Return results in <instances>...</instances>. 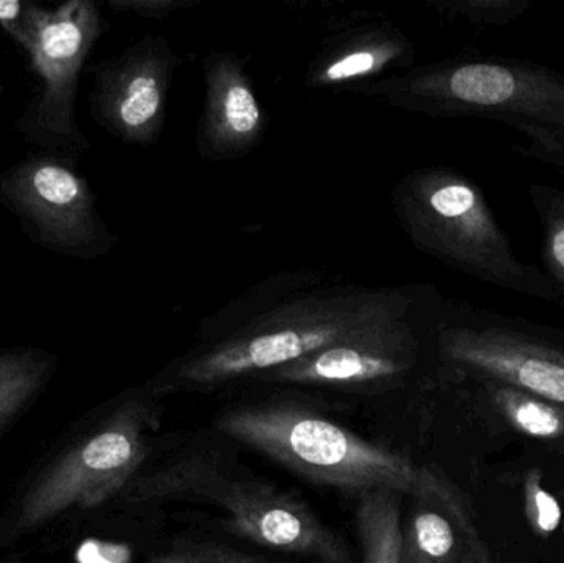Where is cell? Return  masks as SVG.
Returning a JSON list of instances; mask_svg holds the SVG:
<instances>
[{
	"mask_svg": "<svg viewBox=\"0 0 564 563\" xmlns=\"http://www.w3.org/2000/svg\"><path fill=\"white\" fill-rule=\"evenodd\" d=\"M466 551L453 519L431 499L414 498L403 524L401 563H460Z\"/></svg>",
	"mask_w": 564,
	"mask_h": 563,
	"instance_id": "9a60e30c",
	"label": "cell"
},
{
	"mask_svg": "<svg viewBox=\"0 0 564 563\" xmlns=\"http://www.w3.org/2000/svg\"><path fill=\"white\" fill-rule=\"evenodd\" d=\"M181 65V56L161 35H145L119 55L101 59L93 69V118L126 144H155L165 124L169 89Z\"/></svg>",
	"mask_w": 564,
	"mask_h": 563,
	"instance_id": "8fae6325",
	"label": "cell"
},
{
	"mask_svg": "<svg viewBox=\"0 0 564 563\" xmlns=\"http://www.w3.org/2000/svg\"><path fill=\"white\" fill-rule=\"evenodd\" d=\"M355 526L361 563H401L403 522L400 495L378 489L358 496Z\"/></svg>",
	"mask_w": 564,
	"mask_h": 563,
	"instance_id": "2e32d148",
	"label": "cell"
},
{
	"mask_svg": "<svg viewBox=\"0 0 564 563\" xmlns=\"http://www.w3.org/2000/svg\"><path fill=\"white\" fill-rule=\"evenodd\" d=\"M355 89L433 118L502 122L530 139L512 148L523 158L564 145V75L529 59H447Z\"/></svg>",
	"mask_w": 564,
	"mask_h": 563,
	"instance_id": "3957f363",
	"label": "cell"
},
{
	"mask_svg": "<svg viewBox=\"0 0 564 563\" xmlns=\"http://www.w3.org/2000/svg\"><path fill=\"white\" fill-rule=\"evenodd\" d=\"M151 410L141 400H129L56 459L13 512L10 538L45 524L73 506L89 508L124 492L149 455Z\"/></svg>",
	"mask_w": 564,
	"mask_h": 563,
	"instance_id": "9c48e42d",
	"label": "cell"
},
{
	"mask_svg": "<svg viewBox=\"0 0 564 563\" xmlns=\"http://www.w3.org/2000/svg\"><path fill=\"white\" fill-rule=\"evenodd\" d=\"M0 205L33 245L50 253L95 261L118 243L78 161L66 155L30 152L2 169Z\"/></svg>",
	"mask_w": 564,
	"mask_h": 563,
	"instance_id": "ba28073f",
	"label": "cell"
},
{
	"mask_svg": "<svg viewBox=\"0 0 564 563\" xmlns=\"http://www.w3.org/2000/svg\"><path fill=\"white\" fill-rule=\"evenodd\" d=\"M200 0H108L106 6L115 12L141 19L164 20L181 10H188Z\"/></svg>",
	"mask_w": 564,
	"mask_h": 563,
	"instance_id": "603a6c76",
	"label": "cell"
},
{
	"mask_svg": "<svg viewBox=\"0 0 564 563\" xmlns=\"http://www.w3.org/2000/svg\"><path fill=\"white\" fill-rule=\"evenodd\" d=\"M324 280L321 273L308 270L289 271V273L267 278L210 317L205 324V331H202L204 340L237 329L241 324L261 316L292 294L322 283Z\"/></svg>",
	"mask_w": 564,
	"mask_h": 563,
	"instance_id": "e0dca14e",
	"label": "cell"
},
{
	"mask_svg": "<svg viewBox=\"0 0 564 563\" xmlns=\"http://www.w3.org/2000/svg\"><path fill=\"white\" fill-rule=\"evenodd\" d=\"M149 563H271L263 557L234 551L224 545L191 544L158 555Z\"/></svg>",
	"mask_w": 564,
	"mask_h": 563,
	"instance_id": "7402d4cb",
	"label": "cell"
},
{
	"mask_svg": "<svg viewBox=\"0 0 564 563\" xmlns=\"http://www.w3.org/2000/svg\"><path fill=\"white\" fill-rule=\"evenodd\" d=\"M560 304H564V294H563V296H562V303H560Z\"/></svg>",
	"mask_w": 564,
	"mask_h": 563,
	"instance_id": "484cf974",
	"label": "cell"
},
{
	"mask_svg": "<svg viewBox=\"0 0 564 563\" xmlns=\"http://www.w3.org/2000/svg\"><path fill=\"white\" fill-rule=\"evenodd\" d=\"M40 3L32 0H0V29L26 53L35 43V17Z\"/></svg>",
	"mask_w": 564,
	"mask_h": 563,
	"instance_id": "44dd1931",
	"label": "cell"
},
{
	"mask_svg": "<svg viewBox=\"0 0 564 563\" xmlns=\"http://www.w3.org/2000/svg\"><path fill=\"white\" fill-rule=\"evenodd\" d=\"M3 93H6V83H3L2 69H0V101H2Z\"/></svg>",
	"mask_w": 564,
	"mask_h": 563,
	"instance_id": "d4e9b609",
	"label": "cell"
},
{
	"mask_svg": "<svg viewBox=\"0 0 564 563\" xmlns=\"http://www.w3.org/2000/svg\"><path fill=\"white\" fill-rule=\"evenodd\" d=\"M391 197L417 250L502 290L562 303L549 277L517 257L482 188L463 172L443 165L417 169L394 185Z\"/></svg>",
	"mask_w": 564,
	"mask_h": 563,
	"instance_id": "277c9868",
	"label": "cell"
},
{
	"mask_svg": "<svg viewBox=\"0 0 564 563\" xmlns=\"http://www.w3.org/2000/svg\"><path fill=\"white\" fill-rule=\"evenodd\" d=\"M443 376V373H441ZM446 377V376H443ZM451 379V377H446ZM459 380L473 390L477 409L497 426L564 455V407L490 380Z\"/></svg>",
	"mask_w": 564,
	"mask_h": 563,
	"instance_id": "5bb4252c",
	"label": "cell"
},
{
	"mask_svg": "<svg viewBox=\"0 0 564 563\" xmlns=\"http://www.w3.org/2000/svg\"><path fill=\"white\" fill-rule=\"evenodd\" d=\"M413 45L397 29H368L332 43L308 66L312 88H332L375 79L393 66L411 65Z\"/></svg>",
	"mask_w": 564,
	"mask_h": 563,
	"instance_id": "4fadbf2b",
	"label": "cell"
},
{
	"mask_svg": "<svg viewBox=\"0 0 564 563\" xmlns=\"http://www.w3.org/2000/svg\"><path fill=\"white\" fill-rule=\"evenodd\" d=\"M205 105L197 151L207 161L250 154L267 131L268 116L240 56L215 52L204 63Z\"/></svg>",
	"mask_w": 564,
	"mask_h": 563,
	"instance_id": "7c38bea8",
	"label": "cell"
},
{
	"mask_svg": "<svg viewBox=\"0 0 564 563\" xmlns=\"http://www.w3.org/2000/svg\"><path fill=\"white\" fill-rule=\"evenodd\" d=\"M431 6L449 20L480 29H502L523 15L532 0H434Z\"/></svg>",
	"mask_w": 564,
	"mask_h": 563,
	"instance_id": "ffe728a7",
	"label": "cell"
},
{
	"mask_svg": "<svg viewBox=\"0 0 564 563\" xmlns=\"http://www.w3.org/2000/svg\"><path fill=\"white\" fill-rule=\"evenodd\" d=\"M225 435L263 453L302 478L340 491H393L431 499L446 515H463L466 496L446 476L367 442L344 426L289 403L245 405L221 413Z\"/></svg>",
	"mask_w": 564,
	"mask_h": 563,
	"instance_id": "7a4b0ae2",
	"label": "cell"
},
{
	"mask_svg": "<svg viewBox=\"0 0 564 563\" xmlns=\"http://www.w3.org/2000/svg\"><path fill=\"white\" fill-rule=\"evenodd\" d=\"M132 483L124 491L132 499L210 502L224 512L228 531L263 548L317 563H351L344 539L304 502L264 483L234 478L214 459H182Z\"/></svg>",
	"mask_w": 564,
	"mask_h": 563,
	"instance_id": "5b68a950",
	"label": "cell"
},
{
	"mask_svg": "<svg viewBox=\"0 0 564 563\" xmlns=\"http://www.w3.org/2000/svg\"><path fill=\"white\" fill-rule=\"evenodd\" d=\"M460 563H476V561H474L473 554H470L469 551H466L464 552L463 561H460Z\"/></svg>",
	"mask_w": 564,
	"mask_h": 563,
	"instance_id": "cb8c5ba5",
	"label": "cell"
},
{
	"mask_svg": "<svg viewBox=\"0 0 564 563\" xmlns=\"http://www.w3.org/2000/svg\"><path fill=\"white\" fill-rule=\"evenodd\" d=\"M433 288H305L237 329L202 340L155 380V389L204 390L297 362L332 344L416 310Z\"/></svg>",
	"mask_w": 564,
	"mask_h": 563,
	"instance_id": "6da1fadb",
	"label": "cell"
},
{
	"mask_svg": "<svg viewBox=\"0 0 564 563\" xmlns=\"http://www.w3.org/2000/svg\"><path fill=\"white\" fill-rule=\"evenodd\" d=\"M55 366L56 357L45 350H0V426L39 393Z\"/></svg>",
	"mask_w": 564,
	"mask_h": 563,
	"instance_id": "ac0fdd59",
	"label": "cell"
},
{
	"mask_svg": "<svg viewBox=\"0 0 564 563\" xmlns=\"http://www.w3.org/2000/svg\"><path fill=\"white\" fill-rule=\"evenodd\" d=\"M444 303L446 300L433 288L411 313L271 370L258 380L347 392L400 387L420 367L424 349L436 344Z\"/></svg>",
	"mask_w": 564,
	"mask_h": 563,
	"instance_id": "30bf717a",
	"label": "cell"
},
{
	"mask_svg": "<svg viewBox=\"0 0 564 563\" xmlns=\"http://www.w3.org/2000/svg\"><path fill=\"white\" fill-rule=\"evenodd\" d=\"M106 30L108 23L93 0H69L53 10L39 7L29 58L40 89L15 122L26 145L76 161L91 149L78 124L76 98L86 59Z\"/></svg>",
	"mask_w": 564,
	"mask_h": 563,
	"instance_id": "52a82bcc",
	"label": "cell"
},
{
	"mask_svg": "<svg viewBox=\"0 0 564 563\" xmlns=\"http://www.w3.org/2000/svg\"><path fill=\"white\" fill-rule=\"evenodd\" d=\"M529 197L543 230L542 260L546 277L564 294V191L545 184L529 185Z\"/></svg>",
	"mask_w": 564,
	"mask_h": 563,
	"instance_id": "d6986e66",
	"label": "cell"
},
{
	"mask_svg": "<svg viewBox=\"0 0 564 563\" xmlns=\"http://www.w3.org/2000/svg\"><path fill=\"white\" fill-rule=\"evenodd\" d=\"M437 369L490 380L564 407V329L446 300L436 333Z\"/></svg>",
	"mask_w": 564,
	"mask_h": 563,
	"instance_id": "8992f818",
	"label": "cell"
}]
</instances>
